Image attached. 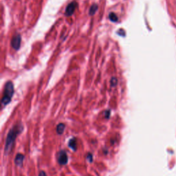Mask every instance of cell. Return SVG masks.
Segmentation results:
<instances>
[{"instance_id":"obj_1","label":"cell","mask_w":176,"mask_h":176,"mask_svg":"<svg viewBox=\"0 0 176 176\" xmlns=\"http://www.w3.org/2000/svg\"><path fill=\"white\" fill-rule=\"evenodd\" d=\"M21 131L19 130V126H14V127L10 131L9 133H8L6 140V145H5V150L6 151H9L12 146H13V143L15 140L17 134L19 133V131Z\"/></svg>"},{"instance_id":"obj_2","label":"cell","mask_w":176,"mask_h":176,"mask_svg":"<svg viewBox=\"0 0 176 176\" xmlns=\"http://www.w3.org/2000/svg\"><path fill=\"white\" fill-rule=\"evenodd\" d=\"M14 94V86L13 83L12 82H8L6 84L4 94H3L2 97V105H6L8 104L11 101V98L13 97V95Z\"/></svg>"},{"instance_id":"obj_3","label":"cell","mask_w":176,"mask_h":176,"mask_svg":"<svg viewBox=\"0 0 176 176\" xmlns=\"http://www.w3.org/2000/svg\"><path fill=\"white\" fill-rule=\"evenodd\" d=\"M11 46L15 50H18L21 46V36L19 34L14 35L11 40Z\"/></svg>"},{"instance_id":"obj_4","label":"cell","mask_w":176,"mask_h":176,"mask_svg":"<svg viewBox=\"0 0 176 176\" xmlns=\"http://www.w3.org/2000/svg\"><path fill=\"white\" fill-rule=\"evenodd\" d=\"M78 6V4L76 2H72L70 4L67 5V6L66 9V15L67 17L71 16L72 14L74 13L76 8Z\"/></svg>"},{"instance_id":"obj_5","label":"cell","mask_w":176,"mask_h":176,"mask_svg":"<svg viewBox=\"0 0 176 176\" xmlns=\"http://www.w3.org/2000/svg\"><path fill=\"white\" fill-rule=\"evenodd\" d=\"M68 161L67 153L65 151H61L58 154V162L61 165H65Z\"/></svg>"},{"instance_id":"obj_6","label":"cell","mask_w":176,"mask_h":176,"mask_svg":"<svg viewBox=\"0 0 176 176\" xmlns=\"http://www.w3.org/2000/svg\"><path fill=\"white\" fill-rule=\"evenodd\" d=\"M23 160H24V155L22 154H18L15 157V160H14V162H15L17 166H22L23 165Z\"/></svg>"},{"instance_id":"obj_7","label":"cell","mask_w":176,"mask_h":176,"mask_svg":"<svg viewBox=\"0 0 176 176\" xmlns=\"http://www.w3.org/2000/svg\"><path fill=\"white\" fill-rule=\"evenodd\" d=\"M65 128H66V126L63 124V123H60V124H58L57 127V134H62L63 133L64 130H65Z\"/></svg>"},{"instance_id":"obj_8","label":"cell","mask_w":176,"mask_h":176,"mask_svg":"<svg viewBox=\"0 0 176 176\" xmlns=\"http://www.w3.org/2000/svg\"><path fill=\"white\" fill-rule=\"evenodd\" d=\"M98 5L97 4H93L92 6H91L90 8V15H94L96 13V12L98 10Z\"/></svg>"},{"instance_id":"obj_9","label":"cell","mask_w":176,"mask_h":176,"mask_svg":"<svg viewBox=\"0 0 176 176\" xmlns=\"http://www.w3.org/2000/svg\"><path fill=\"white\" fill-rule=\"evenodd\" d=\"M69 146L73 150H76V149H77V143H76V140L74 138H72L70 140Z\"/></svg>"},{"instance_id":"obj_10","label":"cell","mask_w":176,"mask_h":176,"mask_svg":"<svg viewBox=\"0 0 176 176\" xmlns=\"http://www.w3.org/2000/svg\"><path fill=\"white\" fill-rule=\"evenodd\" d=\"M109 19H110V21H111L112 22H116L118 21V17L115 13H111L109 14Z\"/></svg>"},{"instance_id":"obj_11","label":"cell","mask_w":176,"mask_h":176,"mask_svg":"<svg viewBox=\"0 0 176 176\" xmlns=\"http://www.w3.org/2000/svg\"><path fill=\"white\" fill-rule=\"evenodd\" d=\"M117 83H118V80H117L116 78L113 77L112 78H111V86L115 87L117 85Z\"/></svg>"},{"instance_id":"obj_12","label":"cell","mask_w":176,"mask_h":176,"mask_svg":"<svg viewBox=\"0 0 176 176\" xmlns=\"http://www.w3.org/2000/svg\"><path fill=\"white\" fill-rule=\"evenodd\" d=\"M39 176H47V175L46 174V172L42 171H40L39 174Z\"/></svg>"}]
</instances>
